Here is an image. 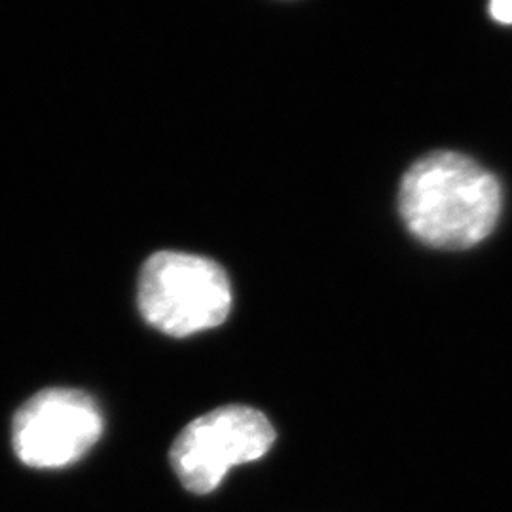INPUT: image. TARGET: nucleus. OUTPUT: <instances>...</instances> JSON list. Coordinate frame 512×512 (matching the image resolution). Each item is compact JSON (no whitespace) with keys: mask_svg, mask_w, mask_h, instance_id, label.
Returning <instances> with one entry per match:
<instances>
[{"mask_svg":"<svg viewBox=\"0 0 512 512\" xmlns=\"http://www.w3.org/2000/svg\"><path fill=\"white\" fill-rule=\"evenodd\" d=\"M406 230L433 249H471L488 238L503 211V188L471 156L437 150L406 169L397 194Z\"/></svg>","mask_w":512,"mask_h":512,"instance_id":"obj_1","label":"nucleus"},{"mask_svg":"<svg viewBox=\"0 0 512 512\" xmlns=\"http://www.w3.org/2000/svg\"><path fill=\"white\" fill-rule=\"evenodd\" d=\"M274 442V425L262 412L232 404L188 423L173 442L169 461L186 490L209 494L232 467L262 458Z\"/></svg>","mask_w":512,"mask_h":512,"instance_id":"obj_3","label":"nucleus"},{"mask_svg":"<svg viewBox=\"0 0 512 512\" xmlns=\"http://www.w3.org/2000/svg\"><path fill=\"white\" fill-rule=\"evenodd\" d=\"M490 16L501 25H512V0H490Z\"/></svg>","mask_w":512,"mask_h":512,"instance_id":"obj_5","label":"nucleus"},{"mask_svg":"<svg viewBox=\"0 0 512 512\" xmlns=\"http://www.w3.org/2000/svg\"><path fill=\"white\" fill-rule=\"evenodd\" d=\"M103 433V414L84 391L44 389L16 412L14 450L27 467L59 469L82 458Z\"/></svg>","mask_w":512,"mask_h":512,"instance_id":"obj_4","label":"nucleus"},{"mask_svg":"<svg viewBox=\"0 0 512 512\" xmlns=\"http://www.w3.org/2000/svg\"><path fill=\"white\" fill-rule=\"evenodd\" d=\"M137 302L148 325L184 338L224 323L232 310V287L215 260L162 251L150 256L139 274Z\"/></svg>","mask_w":512,"mask_h":512,"instance_id":"obj_2","label":"nucleus"}]
</instances>
